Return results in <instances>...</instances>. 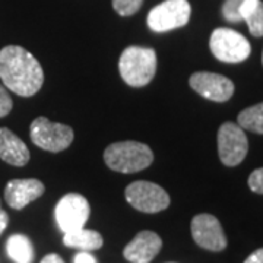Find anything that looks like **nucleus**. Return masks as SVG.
<instances>
[{
	"mask_svg": "<svg viewBox=\"0 0 263 263\" xmlns=\"http://www.w3.org/2000/svg\"><path fill=\"white\" fill-rule=\"evenodd\" d=\"M0 79L16 95L32 97L43 86L44 72L28 50L19 46H6L0 50Z\"/></svg>",
	"mask_w": 263,
	"mask_h": 263,
	"instance_id": "1",
	"label": "nucleus"
},
{
	"mask_svg": "<svg viewBox=\"0 0 263 263\" xmlns=\"http://www.w3.org/2000/svg\"><path fill=\"white\" fill-rule=\"evenodd\" d=\"M104 161L113 171L132 174L148 168L154 161V152L142 142H116L105 148Z\"/></svg>",
	"mask_w": 263,
	"mask_h": 263,
	"instance_id": "2",
	"label": "nucleus"
},
{
	"mask_svg": "<svg viewBox=\"0 0 263 263\" xmlns=\"http://www.w3.org/2000/svg\"><path fill=\"white\" fill-rule=\"evenodd\" d=\"M119 70L123 81L130 86L141 88L154 79L157 72V53L148 47L132 46L119 59Z\"/></svg>",
	"mask_w": 263,
	"mask_h": 263,
	"instance_id": "3",
	"label": "nucleus"
},
{
	"mask_svg": "<svg viewBox=\"0 0 263 263\" xmlns=\"http://www.w3.org/2000/svg\"><path fill=\"white\" fill-rule=\"evenodd\" d=\"M29 135L34 145L48 152H62L69 148L75 139L72 127L62 123L51 122L47 117H37L35 120H32Z\"/></svg>",
	"mask_w": 263,
	"mask_h": 263,
	"instance_id": "4",
	"label": "nucleus"
},
{
	"mask_svg": "<svg viewBox=\"0 0 263 263\" xmlns=\"http://www.w3.org/2000/svg\"><path fill=\"white\" fill-rule=\"evenodd\" d=\"M209 47L212 54L226 63L245 62L252 53L250 43L240 32L230 28H216L211 34Z\"/></svg>",
	"mask_w": 263,
	"mask_h": 263,
	"instance_id": "5",
	"label": "nucleus"
},
{
	"mask_svg": "<svg viewBox=\"0 0 263 263\" xmlns=\"http://www.w3.org/2000/svg\"><path fill=\"white\" fill-rule=\"evenodd\" d=\"M126 200L136 211L157 214L170 206V196L164 189L151 181H135L126 187Z\"/></svg>",
	"mask_w": 263,
	"mask_h": 263,
	"instance_id": "6",
	"label": "nucleus"
},
{
	"mask_svg": "<svg viewBox=\"0 0 263 263\" xmlns=\"http://www.w3.org/2000/svg\"><path fill=\"white\" fill-rule=\"evenodd\" d=\"M192 8L187 0H165L148 15V27L154 32H167L184 27L190 19Z\"/></svg>",
	"mask_w": 263,
	"mask_h": 263,
	"instance_id": "7",
	"label": "nucleus"
},
{
	"mask_svg": "<svg viewBox=\"0 0 263 263\" xmlns=\"http://www.w3.org/2000/svg\"><path fill=\"white\" fill-rule=\"evenodd\" d=\"M249 141L243 127L235 123H224L218 132V154L219 160L227 167H235L247 155Z\"/></svg>",
	"mask_w": 263,
	"mask_h": 263,
	"instance_id": "8",
	"label": "nucleus"
},
{
	"mask_svg": "<svg viewBox=\"0 0 263 263\" xmlns=\"http://www.w3.org/2000/svg\"><path fill=\"white\" fill-rule=\"evenodd\" d=\"M89 214L91 208L88 200L78 193H67L57 202L54 209L57 226L60 231H63V234L85 227Z\"/></svg>",
	"mask_w": 263,
	"mask_h": 263,
	"instance_id": "9",
	"label": "nucleus"
},
{
	"mask_svg": "<svg viewBox=\"0 0 263 263\" xmlns=\"http://www.w3.org/2000/svg\"><path fill=\"white\" fill-rule=\"evenodd\" d=\"M192 237L197 246L211 252H222L227 247V237L219 221L211 214H199L192 219Z\"/></svg>",
	"mask_w": 263,
	"mask_h": 263,
	"instance_id": "10",
	"label": "nucleus"
},
{
	"mask_svg": "<svg viewBox=\"0 0 263 263\" xmlns=\"http://www.w3.org/2000/svg\"><path fill=\"white\" fill-rule=\"evenodd\" d=\"M189 84L197 94L215 103H226L234 94L233 81L219 73L196 72L190 76Z\"/></svg>",
	"mask_w": 263,
	"mask_h": 263,
	"instance_id": "11",
	"label": "nucleus"
},
{
	"mask_svg": "<svg viewBox=\"0 0 263 263\" xmlns=\"http://www.w3.org/2000/svg\"><path fill=\"white\" fill-rule=\"evenodd\" d=\"M46 192L44 184L37 179L10 180L5 187V200L12 209L21 211L41 197Z\"/></svg>",
	"mask_w": 263,
	"mask_h": 263,
	"instance_id": "12",
	"label": "nucleus"
},
{
	"mask_svg": "<svg viewBox=\"0 0 263 263\" xmlns=\"http://www.w3.org/2000/svg\"><path fill=\"white\" fill-rule=\"evenodd\" d=\"M162 240L154 231H141L124 247L123 256L130 263H151L160 253Z\"/></svg>",
	"mask_w": 263,
	"mask_h": 263,
	"instance_id": "13",
	"label": "nucleus"
},
{
	"mask_svg": "<svg viewBox=\"0 0 263 263\" xmlns=\"http://www.w3.org/2000/svg\"><path fill=\"white\" fill-rule=\"evenodd\" d=\"M0 160L13 167H24L29 161L28 146L8 127H0Z\"/></svg>",
	"mask_w": 263,
	"mask_h": 263,
	"instance_id": "14",
	"label": "nucleus"
},
{
	"mask_svg": "<svg viewBox=\"0 0 263 263\" xmlns=\"http://www.w3.org/2000/svg\"><path fill=\"white\" fill-rule=\"evenodd\" d=\"M63 245L66 247H72L78 250H85V252H92L101 249L104 245L103 235L97 233L94 230H86V228H79L70 233H65L63 237Z\"/></svg>",
	"mask_w": 263,
	"mask_h": 263,
	"instance_id": "15",
	"label": "nucleus"
},
{
	"mask_svg": "<svg viewBox=\"0 0 263 263\" xmlns=\"http://www.w3.org/2000/svg\"><path fill=\"white\" fill-rule=\"evenodd\" d=\"M241 21H246L253 37H263V2L245 0L240 8Z\"/></svg>",
	"mask_w": 263,
	"mask_h": 263,
	"instance_id": "16",
	"label": "nucleus"
},
{
	"mask_svg": "<svg viewBox=\"0 0 263 263\" xmlns=\"http://www.w3.org/2000/svg\"><path fill=\"white\" fill-rule=\"evenodd\" d=\"M6 252L15 263H32L34 260V247L27 235H10L6 241Z\"/></svg>",
	"mask_w": 263,
	"mask_h": 263,
	"instance_id": "17",
	"label": "nucleus"
},
{
	"mask_svg": "<svg viewBox=\"0 0 263 263\" xmlns=\"http://www.w3.org/2000/svg\"><path fill=\"white\" fill-rule=\"evenodd\" d=\"M238 126L246 130L263 135V103L247 107L238 114Z\"/></svg>",
	"mask_w": 263,
	"mask_h": 263,
	"instance_id": "18",
	"label": "nucleus"
},
{
	"mask_svg": "<svg viewBox=\"0 0 263 263\" xmlns=\"http://www.w3.org/2000/svg\"><path fill=\"white\" fill-rule=\"evenodd\" d=\"M143 0H113L114 10L120 16H130L141 9Z\"/></svg>",
	"mask_w": 263,
	"mask_h": 263,
	"instance_id": "19",
	"label": "nucleus"
},
{
	"mask_svg": "<svg viewBox=\"0 0 263 263\" xmlns=\"http://www.w3.org/2000/svg\"><path fill=\"white\" fill-rule=\"evenodd\" d=\"M245 0H226L222 5V16L228 22H240V8Z\"/></svg>",
	"mask_w": 263,
	"mask_h": 263,
	"instance_id": "20",
	"label": "nucleus"
},
{
	"mask_svg": "<svg viewBox=\"0 0 263 263\" xmlns=\"http://www.w3.org/2000/svg\"><path fill=\"white\" fill-rule=\"evenodd\" d=\"M249 187L254 193H259V195H263V168L254 170L253 173L249 176Z\"/></svg>",
	"mask_w": 263,
	"mask_h": 263,
	"instance_id": "21",
	"label": "nucleus"
},
{
	"mask_svg": "<svg viewBox=\"0 0 263 263\" xmlns=\"http://www.w3.org/2000/svg\"><path fill=\"white\" fill-rule=\"evenodd\" d=\"M12 107H13V103H12V98H10L8 89L3 85H0V117L8 116Z\"/></svg>",
	"mask_w": 263,
	"mask_h": 263,
	"instance_id": "22",
	"label": "nucleus"
},
{
	"mask_svg": "<svg viewBox=\"0 0 263 263\" xmlns=\"http://www.w3.org/2000/svg\"><path fill=\"white\" fill-rule=\"evenodd\" d=\"M73 263H98L97 259H95L92 254L89 252H85V250H81L79 253L75 254L73 257Z\"/></svg>",
	"mask_w": 263,
	"mask_h": 263,
	"instance_id": "23",
	"label": "nucleus"
},
{
	"mask_svg": "<svg viewBox=\"0 0 263 263\" xmlns=\"http://www.w3.org/2000/svg\"><path fill=\"white\" fill-rule=\"evenodd\" d=\"M245 263H263V249H257L253 252L246 259Z\"/></svg>",
	"mask_w": 263,
	"mask_h": 263,
	"instance_id": "24",
	"label": "nucleus"
},
{
	"mask_svg": "<svg viewBox=\"0 0 263 263\" xmlns=\"http://www.w3.org/2000/svg\"><path fill=\"white\" fill-rule=\"evenodd\" d=\"M8 224H9V216H8V214L0 208V234L6 230Z\"/></svg>",
	"mask_w": 263,
	"mask_h": 263,
	"instance_id": "25",
	"label": "nucleus"
},
{
	"mask_svg": "<svg viewBox=\"0 0 263 263\" xmlns=\"http://www.w3.org/2000/svg\"><path fill=\"white\" fill-rule=\"evenodd\" d=\"M40 263H65L63 262V259L56 253H51V254H47V256H44L43 257V260Z\"/></svg>",
	"mask_w": 263,
	"mask_h": 263,
	"instance_id": "26",
	"label": "nucleus"
},
{
	"mask_svg": "<svg viewBox=\"0 0 263 263\" xmlns=\"http://www.w3.org/2000/svg\"><path fill=\"white\" fill-rule=\"evenodd\" d=\"M0 208H2V200H0Z\"/></svg>",
	"mask_w": 263,
	"mask_h": 263,
	"instance_id": "27",
	"label": "nucleus"
},
{
	"mask_svg": "<svg viewBox=\"0 0 263 263\" xmlns=\"http://www.w3.org/2000/svg\"><path fill=\"white\" fill-rule=\"evenodd\" d=\"M262 63H263V54H262Z\"/></svg>",
	"mask_w": 263,
	"mask_h": 263,
	"instance_id": "28",
	"label": "nucleus"
}]
</instances>
